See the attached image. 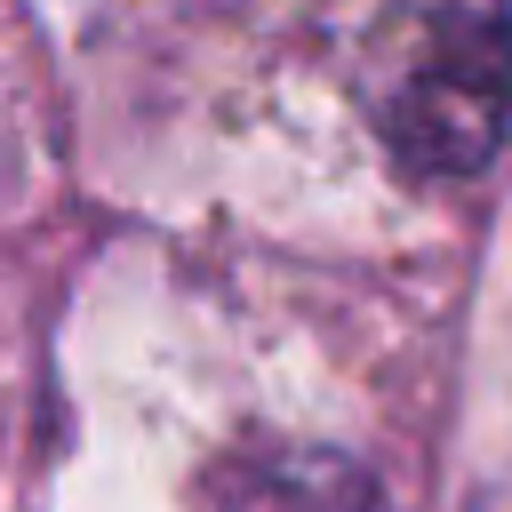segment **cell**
<instances>
[{
    "label": "cell",
    "instance_id": "1",
    "mask_svg": "<svg viewBox=\"0 0 512 512\" xmlns=\"http://www.w3.org/2000/svg\"><path fill=\"white\" fill-rule=\"evenodd\" d=\"M368 112L400 160L480 176L512 120V8L504 0H392L368 40Z\"/></svg>",
    "mask_w": 512,
    "mask_h": 512
}]
</instances>
